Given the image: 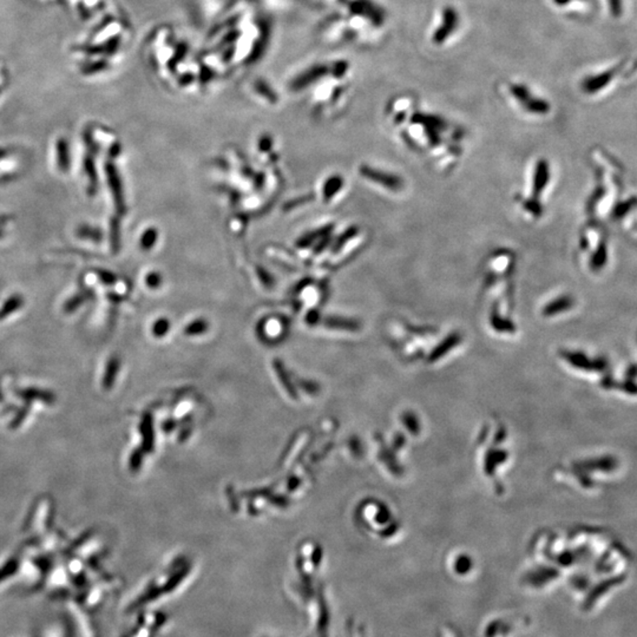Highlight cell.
I'll return each mask as SVG.
<instances>
[{"label":"cell","instance_id":"obj_21","mask_svg":"<svg viewBox=\"0 0 637 637\" xmlns=\"http://www.w3.org/2000/svg\"><path fill=\"white\" fill-rule=\"evenodd\" d=\"M461 338H459V335L458 334H452L449 337V338L443 342V344H440L438 346V349L433 352L432 358H439V356H443L445 353L449 351V349H452L454 346L457 345L458 342H459Z\"/></svg>","mask_w":637,"mask_h":637},{"label":"cell","instance_id":"obj_27","mask_svg":"<svg viewBox=\"0 0 637 637\" xmlns=\"http://www.w3.org/2000/svg\"><path fill=\"white\" fill-rule=\"evenodd\" d=\"M21 298H19V299H18V296H14V298H12V299L9 300V301H7L6 305H5V306H4L3 310H1V312H0V317H5V315H6V314L11 313V312H12V310H13L14 308H18V307L21 306Z\"/></svg>","mask_w":637,"mask_h":637},{"label":"cell","instance_id":"obj_11","mask_svg":"<svg viewBox=\"0 0 637 637\" xmlns=\"http://www.w3.org/2000/svg\"><path fill=\"white\" fill-rule=\"evenodd\" d=\"M325 326L334 329H345V331H356L359 329L360 324L356 320L346 319L340 317H328L324 320Z\"/></svg>","mask_w":637,"mask_h":637},{"label":"cell","instance_id":"obj_7","mask_svg":"<svg viewBox=\"0 0 637 637\" xmlns=\"http://www.w3.org/2000/svg\"><path fill=\"white\" fill-rule=\"evenodd\" d=\"M550 169L549 163L546 159H541L536 166L535 176H534V196L539 198L546 189V184H549Z\"/></svg>","mask_w":637,"mask_h":637},{"label":"cell","instance_id":"obj_18","mask_svg":"<svg viewBox=\"0 0 637 637\" xmlns=\"http://www.w3.org/2000/svg\"><path fill=\"white\" fill-rule=\"evenodd\" d=\"M118 368H120V361H118L117 358H113L108 363L104 380H103V385L106 386V388H111V385L115 383L117 373H118Z\"/></svg>","mask_w":637,"mask_h":637},{"label":"cell","instance_id":"obj_24","mask_svg":"<svg viewBox=\"0 0 637 637\" xmlns=\"http://www.w3.org/2000/svg\"><path fill=\"white\" fill-rule=\"evenodd\" d=\"M170 322L168 319H159L152 326V333L155 337H164L169 332Z\"/></svg>","mask_w":637,"mask_h":637},{"label":"cell","instance_id":"obj_34","mask_svg":"<svg viewBox=\"0 0 637 637\" xmlns=\"http://www.w3.org/2000/svg\"><path fill=\"white\" fill-rule=\"evenodd\" d=\"M259 147H260L261 152H268L271 148V138L269 136H264L260 140Z\"/></svg>","mask_w":637,"mask_h":637},{"label":"cell","instance_id":"obj_33","mask_svg":"<svg viewBox=\"0 0 637 637\" xmlns=\"http://www.w3.org/2000/svg\"><path fill=\"white\" fill-rule=\"evenodd\" d=\"M141 463H142V453H141V452H140V451H136V452H135V453L133 454V456H131V459H130L131 468H135V470H136V468H140V465H141Z\"/></svg>","mask_w":637,"mask_h":637},{"label":"cell","instance_id":"obj_17","mask_svg":"<svg viewBox=\"0 0 637 637\" xmlns=\"http://www.w3.org/2000/svg\"><path fill=\"white\" fill-rule=\"evenodd\" d=\"M275 371H276V373H278V378H280V380H281L282 384H283V388H286V391L288 392V395L292 397V398H296V391L294 390V388L292 386V383L288 379V374L286 372L285 367L282 366V363L280 361H275L274 363Z\"/></svg>","mask_w":637,"mask_h":637},{"label":"cell","instance_id":"obj_30","mask_svg":"<svg viewBox=\"0 0 637 637\" xmlns=\"http://www.w3.org/2000/svg\"><path fill=\"white\" fill-rule=\"evenodd\" d=\"M111 239H113V248L117 250L120 244V227L117 222H113L111 225Z\"/></svg>","mask_w":637,"mask_h":637},{"label":"cell","instance_id":"obj_22","mask_svg":"<svg viewBox=\"0 0 637 637\" xmlns=\"http://www.w3.org/2000/svg\"><path fill=\"white\" fill-rule=\"evenodd\" d=\"M157 236H159V232H157L155 228H149L148 230H145V234L141 237L142 249H152L154 246H155L156 241H157Z\"/></svg>","mask_w":637,"mask_h":637},{"label":"cell","instance_id":"obj_13","mask_svg":"<svg viewBox=\"0 0 637 637\" xmlns=\"http://www.w3.org/2000/svg\"><path fill=\"white\" fill-rule=\"evenodd\" d=\"M607 261H608V248L606 243H601L592 257L590 267L592 271H599L606 266Z\"/></svg>","mask_w":637,"mask_h":637},{"label":"cell","instance_id":"obj_31","mask_svg":"<svg viewBox=\"0 0 637 637\" xmlns=\"http://www.w3.org/2000/svg\"><path fill=\"white\" fill-rule=\"evenodd\" d=\"M321 317L320 313L317 312V310H310V313L307 314L306 320L308 324L317 325L319 321H320Z\"/></svg>","mask_w":637,"mask_h":637},{"label":"cell","instance_id":"obj_26","mask_svg":"<svg viewBox=\"0 0 637 637\" xmlns=\"http://www.w3.org/2000/svg\"><path fill=\"white\" fill-rule=\"evenodd\" d=\"M18 564L16 560H10L0 569V582L4 581L5 578L9 577L11 575L14 574L17 570Z\"/></svg>","mask_w":637,"mask_h":637},{"label":"cell","instance_id":"obj_28","mask_svg":"<svg viewBox=\"0 0 637 637\" xmlns=\"http://www.w3.org/2000/svg\"><path fill=\"white\" fill-rule=\"evenodd\" d=\"M145 282H147V285H148L149 288H159V286H161V283H162V276H161L159 273L152 271V273H150V274L147 276V278H145Z\"/></svg>","mask_w":637,"mask_h":637},{"label":"cell","instance_id":"obj_3","mask_svg":"<svg viewBox=\"0 0 637 637\" xmlns=\"http://www.w3.org/2000/svg\"><path fill=\"white\" fill-rule=\"evenodd\" d=\"M135 624L124 637H161L169 627L170 616L163 610L150 609L137 611Z\"/></svg>","mask_w":637,"mask_h":637},{"label":"cell","instance_id":"obj_9","mask_svg":"<svg viewBox=\"0 0 637 637\" xmlns=\"http://www.w3.org/2000/svg\"><path fill=\"white\" fill-rule=\"evenodd\" d=\"M574 299L571 296H560L558 299L553 300L549 305H546L543 310V314L546 317H553L556 314L562 313L564 310H570L571 307L574 306Z\"/></svg>","mask_w":637,"mask_h":637},{"label":"cell","instance_id":"obj_8","mask_svg":"<svg viewBox=\"0 0 637 637\" xmlns=\"http://www.w3.org/2000/svg\"><path fill=\"white\" fill-rule=\"evenodd\" d=\"M411 123L419 124L422 127L431 128V129L438 131L445 130L447 128L446 120H443L441 117L420 113V111L413 113L411 116Z\"/></svg>","mask_w":637,"mask_h":637},{"label":"cell","instance_id":"obj_19","mask_svg":"<svg viewBox=\"0 0 637 637\" xmlns=\"http://www.w3.org/2000/svg\"><path fill=\"white\" fill-rule=\"evenodd\" d=\"M358 228L356 227H351V228L347 229L346 232H342V235L339 236L338 239H335L334 244L332 247V250H333V253H338L339 250L342 249V247L345 246L346 243L349 242V239H352L354 236L358 234Z\"/></svg>","mask_w":637,"mask_h":637},{"label":"cell","instance_id":"obj_2","mask_svg":"<svg viewBox=\"0 0 637 637\" xmlns=\"http://www.w3.org/2000/svg\"><path fill=\"white\" fill-rule=\"evenodd\" d=\"M463 14L457 6L451 4L440 6L433 16L427 32L429 44L436 49L451 45L463 31Z\"/></svg>","mask_w":637,"mask_h":637},{"label":"cell","instance_id":"obj_1","mask_svg":"<svg viewBox=\"0 0 637 637\" xmlns=\"http://www.w3.org/2000/svg\"><path fill=\"white\" fill-rule=\"evenodd\" d=\"M191 564L186 560H177L173 564L171 571L166 575L163 581L154 580L143 590L138 592L134 599L128 604V613H137L141 610L156 608L159 601L170 597L181 588L191 574Z\"/></svg>","mask_w":637,"mask_h":637},{"label":"cell","instance_id":"obj_32","mask_svg":"<svg viewBox=\"0 0 637 637\" xmlns=\"http://www.w3.org/2000/svg\"><path fill=\"white\" fill-rule=\"evenodd\" d=\"M7 83V69L4 64L0 62V94L3 91V88Z\"/></svg>","mask_w":637,"mask_h":637},{"label":"cell","instance_id":"obj_10","mask_svg":"<svg viewBox=\"0 0 637 637\" xmlns=\"http://www.w3.org/2000/svg\"><path fill=\"white\" fill-rule=\"evenodd\" d=\"M332 230H333V225H326V227L317 229V230H313V232H307L306 235L301 236L298 239L296 246H298V248H308V247L312 246L313 243L317 242L319 239H324L325 236L329 235Z\"/></svg>","mask_w":637,"mask_h":637},{"label":"cell","instance_id":"obj_12","mask_svg":"<svg viewBox=\"0 0 637 637\" xmlns=\"http://www.w3.org/2000/svg\"><path fill=\"white\" fill-rule=\"evenodd\" d=\"M342 186H344V180H342V176H339V175H335V176H332L326 181V184L324 186V198L326 201H329L332 200V198L337 193L342 191Z\"/></svg>","mask_w":637,"mask_h":637},{"label":"cell","instance_id":"obj_36","mask_svg":"<svg viewBox=\"0 0 637 637\" xmlns=\"http://www.w3.org/2000/svg\"><path fill=\"white\" fill-rule=\"evenodd\" d=\"M261 637H281V636H276V635H262V636H261Z\"/></svg>","mask_w":637,"mask_h":637},{"label":"cell","instance_id":"obj_25","mask_svg":"<svg viewBox=\"0 0 637 637\" xmlns=\"http://www.w3.org/2000/svg\"><path fill=\"white\" fill-rule=\"evenodd\" d=\"M78 235L83 236L85 239H95L99 241L101 239V232L97 229L90 228V227H81L78 230Z\"/></svg>","mask_w":637,"mask_h":637},{"label":"cell","instance_id":"obj_15","mask_svg":"<svg viewBox=\"0 0 637 637\" xmlns=\"http://www.w3.org/2000/svg\"><path fill=\"white\" fill-rule=\"evenodd\" d=\"M141 431L145 450H152V447H154V429H152V418L148 415L145 417V419L142 422Z\"/></svg>","mask_w":637,"mask_h":637},{"label":"cell","instance_id":"obj_20","mask_svg":"<svg viewBox=\"0 0 637 637\" xmlns=\"http://www.w3.org/2000/svg\"><path fill=\"white\" fill-rule=\"evenodd\" d=\"M208 328L209 324L205 319H198L184 328V333L187 335H201L208 331Z\"/></svg>","mask_w":637,"mask_h":637},{"label":"cell","instance_id":"obj_16","mask_svg":"<svg viewBox=\"0 0 637 637\" xmlns=\"http://www.w3.org/2000/svg\"><path fill=\"white\" fill-rule=\"evenodd\" d=\"M57 152H58V166L63 171H67L70 167V152L69 145L63 138L57 143Z\"/></svg>","mask_w":637,"mask_h":637},{"label":"cell","instance_id":"obj_35","mask_svg":"<svg viewBox=\"0 0 637 637\" xmlns=\"http://www.w3.org/2000/svg\"><path fill=\"white\" fill-rule=\"evenodd\" d=\"M329 242H331V236H325L324 239H321V242L315 247V250H314V252H315V253H320V252H322V250L327 248Z\"/></svg>","mask_w":637,"mask_h":637},{"label":"cell","instance_id":"obj_23","mask_svg":"<svg viewBox=\"0 0 637 637\" xmlns=\"http://www.w3.org/2000/svg\"><path fill=\"white\" fill-rule=\"evenodd\" d=\"M491 324H492L493 327L500 332H514V326L511 321L502 319L496 313L493 314L492 317H491Z\"/></svg>","mask_w":637,"mask_h":637},{"label":"cell","instance_id":"obj_5","mask_svg":"<svg viewBox=\"0 0 637 637\" xmlns=\"http://www.w3.org/2000/svg\"><path fill=\"white\" fill-rule=\"evenodd\" d=\"M360 174L363 177H366L368 180L372 181V182L380 184L383 187L388 188L391 191H400L402 186H404L400 177L395 176L392 174L383 173V171L373 169V168H370V167H361L360 168Z\"/></svg>","mask_w":637,"mask_h":637},{"label":"cell","instance_id":"obj_6","mask_svg":"<svg viewBox=\"0 0 637 637\" xmlns=\"http://www.w3.org/2000/svg\"><path fill=\"white\" fill-rule=\"evenodd\" d=\"M106 176H108V184H109L110 191L113 193L116 209L120 214H124V213H125V202H124L122 181H120V175H118L116 167L111 164V163H108V164H106Z\"/></svg>","mask_w":637,"mask_h":637},{"label":"cell","instance_id":"obj_29","mask_svg":"<svg viewBox=\"0 0 637 637\" xmlns=\"http://www.w3.org/2000/svg\"><path fill=\"white\" fill-rule=\"evenodd\" d=\"M524 207L526 210H529L535 216H539V215L542 214V205L537 200H530V201L525 202Z\"/></svg>","mask_w":637,"mask_h":637},{"label":"cell","instance_id":"obj_4","mask_svg":"<svg viewBox=\"0 0 637 637\" xmlns=\"http://www.w3.org/2000/svg\"><path fill=\"white\" fill-rule=\"evenodd\" d=\"M507 92L521 106L526 113L534 115H546L550 111L549 102L536 97L531 88L521 81H507L504 83Z\"/></svg>","mask_w":637,"mask_h":637},{"label":"cell","instance_id":"obj_14","mask_svg":"<svg viewBox=\"0 0 637 637\" xmlns=\"http://www.w3.org/2000/svg\"><path fill=\"white\" fill-rule=\"evenodd\" d=\"M636 196L628 198L626 201L620 202V203H617V205L614 207L611 216H613L614 220H621V218H624L626 215L629 214V213H631L633 209L636 208Z\"/></svg>","mask_w":637,"mask_h":637}]
</instances>
